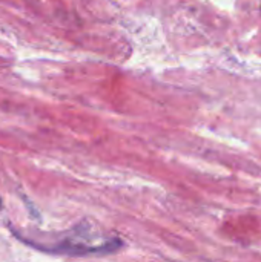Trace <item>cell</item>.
Segmentation results:
<instances>
[{
    "mask_svg": "<svg viewBox=\"0 0 261 262\" xmlns=\"http://www.w3.org/2000/svg\"><path fill=\"white\" fill-rule=\"evenodd\" d=\"M0 209H2V198H0Z\"/></svg>",
    "mask_w": 261,
    "mask_h": 262,
    "instance_id": "7a4b0ae2",
    "label": "cell"
},
{
    "mask_svg": "<svg viewBox=\"0 0 261 262\" xmlns=\"http://www.w3.org/2000/svg\"><path fill=\"white\" fill-rule=\"evenodd\" d=\"M89 238V227L88 226H75L72 230L66 232L62 239L52 244H38L35 241H29L25 236H17L18 241L25 243L26 246L37 249L45 253L52 255H63V256H92V255H108L118 252L123 247V241L118 238H106L100 243H91Z\"/></svg>",
    "mask_w": 261,
    "mask_h": 262,
    "instance_id": "6da1fadb",
    "label": "cell"
}]
</instances>
